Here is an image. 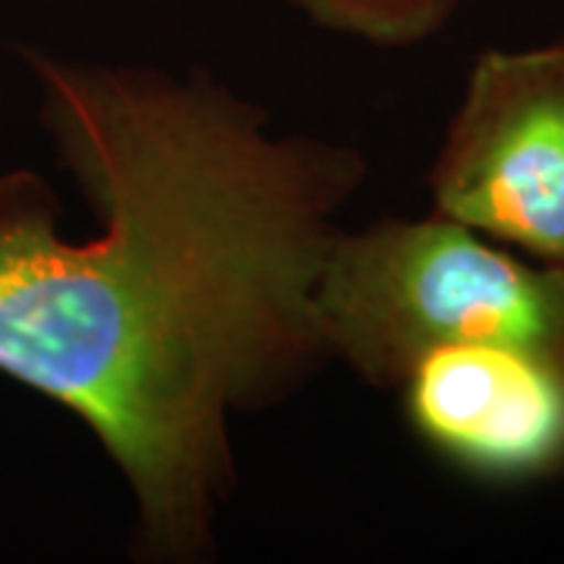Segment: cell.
I'll list each match as a JSON object with an SVG mask.
<instances>
[{
	"instance_id": "obj_1",
	"label": "cell",
	"mask_w": 564,
	"mask_h": 564,
	"mask_svg": "<svg viewBox=\"0 0 564 564\" xmlns=\"http://www.w3.org/2000/svg\"><path fill=\"white\" fill-rule=\"evenodd\" d=\"M41 122L95 214L57 229L35 173L0 176V377L76 414L120 467L141 552L214 543L229 423L329 358L317 285L355 148L273 135L207 79L29 51Z\"/></svg>"
},
{
	"instance_id": "obj_2",
	"label": "cell",
	"mask_w": 564,
	"mask_h": 564,
	"mask_svg": "<svg viewBox=\"0 0 564 564\" xmlns=\"http://www.w3.org/2000/svg\"><path fill=\"white\" fill-rule=\"evenodd\" d=\"M317 307L329 358L370 386L395 389L443 345H518L564 361V263L524 261L443 214L339 229Z\"/></svg>"
},
{
	"instance_id": "obj_3",
	"label": "cell",
	"mask_w": 564,
	"mask_h": 564,
	"mask_svg": "<svg viewBox=\"0 0 564 564\" xmlns=\"http://www.w3.org/2000/svg\"><path fill=\"white\" fill-rule=\"evenodd\" d=\"M433 214L564 263V39L477 57L430 170Z\"/></svg>"
},
{
	"instance_id": "obj_4",
	"label": "cell",
	"mask_w": 564,
	"mask_h": 564,
	"mask_svg": "<svg viewBox=\"0 0 564 564\" xmlns=\"http://www.w3.org/2000/svg\"><path fill=\"white\" fill-rule=\"evenodd\" d=\"M404 417L443 462L489 484L564 470V361L518 345H443L404 370Z\"/></svg>"
},
{
	"instance_id": "obj_5",
	"label": "cell",
	"mask_w": 564,
	"mask_h": 564,
	"mask_svg": "<svg viewBox=\"0 0 564 564\" xmlns=\"http://www.w3.org/2000/svg\"><path fill=\"white\" fill-rule=\"evenodd\" d=\"M317 29L373 47H411L443 32L462 0H285Z\"/></svg>"
}]
</instances>
